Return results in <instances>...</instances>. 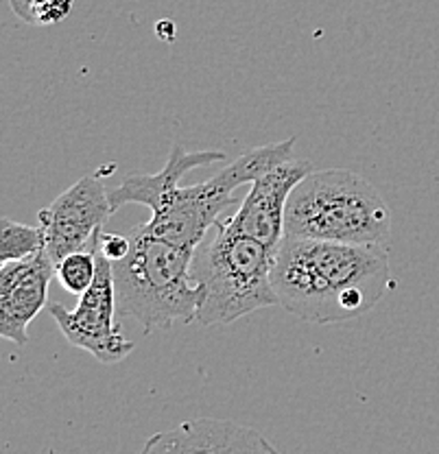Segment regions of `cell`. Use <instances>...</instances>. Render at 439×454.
Masks as SVG:
<instances>
[{
  "mask_svg": "<svg viewBox=\"0 0 439 454\" xmlns=\"http://www.w3.org/2000/svg\"><path fill=\"white\" fill-rule=\"evenodd\" d=\"M285 236L348 245L391 240V210L380 192L346 168L313 170L293 188L285 212Z\"/></svg>",
  "mask_w": 439,
  "mask_h": 454,
  "instance_id": "4",
  "label": "cell"
},
{
  "mask_svg": "<svg viewBox=\"0 0 439 454\" xmlns=\"http://www.w3.org/2000/svg\"><path fill=\"white\" fill-rule=\"evenodd\" d=\"M46 249L44 227H31L13 221H0V264L16 262Z\"/></svg>",
  "mask_w": 439,
  "mask_h": 454,
  "instance_id": "11",
  "label": "cell"
},
{
  "mask_svg": "<svg viewBox=\"0 0 439 454\" xmlns=\"http://www.w3.org/2000/svg\"><path fill=\"white\" fill-rule=\"evenodd\" d=\"M55 262L46 249L0 267V334L16 345H27L29 324L49 309V286Z\"/></svg>",
  "mask_w": 439,
  "mask_h": 454,
  "instance_id": "10",
  "label": "cell"
},
{
  "mask_svg": "<svg viewBox=\"0 0 439 454\" xmlns=\"http://www.w3.org/2000/svg\"><path fill=\"white\" fill-rule=\"evenodd\" d=\"M271 284L278 304L309 324L358 319L391 291L385 245L285 239L276 252Z\"/></svg>",
  "mask_w": 439,
  "mask_h": 454,
  "instance_id": "2",
  "label": "cell"
},
{
  "mask_svg": "<svg viewBox=\"0 0 439 454\" xmlns=\"http://www.w3.org/2000/svg\"><path fill=\"white\" fill-rule=\"evenodd\" d=\"M97 247L110 262H118L129 254V236L112 234V231L103 230L97 239Z\"/></svg>",
  "mask_w": 439,
  "mask_h": 454,
  "instance_id": "14",
  "label": "cell"
},
{
  "mask_svg": "<svg viewBox=\"0 0 439 454\" xmlns=\"http://www.w3.org/2000/svg\"><path fill=\"white\" fill-rule=\"evenodd\" d=\"M55 276L61 286L74 295H83L97 278V243L82 252L68 254L55 264Z\"/></svg>",
  "mask_w": 439,
  "mask_h": 454,
  "instance_id": "12",
  "label": "cell"
},
{
  "mask_svg": "<svg viewBox=\"0 0 439 454\" xmlns=\"http://www.w3.org/2000/svg\"><path fill=\"white\" fill-rule=\"evenodd\" d=\"M278 249L236 231L228 216L212 227L195 254L191 276L201 286L197 321L228 325L252 312L278 304L271 269Z\"/></svg>",
  "mask_w": 439,
  "mask_h": 454,
  "instance_id": "5",
  "label": "cell"
},
{
  "mask_svg": "<svg viewBox=\"0 0 439 454\" xmlns=\"http://www.w3.org/2000/svg\"><path fill=\"white\" fill-rule=\"evenodd\" d=\"M49 312L70 345L86 349L101 365H114L134 352V340L125 339L116 317V288L112 262L97 247V278L74 310L49 304Z\"/></svg>",
  "mask_w": 439,
  "mask_h": 454,
  "instance_id": "6",
  "label": "cell"
},
{
  "mask_svg": "<svg viewBox=\"0 0 439 454\" xmlns=\"http://www.w3.org/2000/svg\"><path fill=\"white\" fill-rule=\"evenodd\" d=\"M313 162L289 158L252 182L247 197L239 203V210L228 215V223L240 234L256 239L267 247L278 249L285 239V212L293 188L309 173Z\"/></svg>",
  "mask_w": 439,
  "mask_h": 454,
  "instance_id": "8",
  "label": "cell"
},
{
  "mask_svg": "<svg viewBox=\"0 0 439 454\" xmlns=\"http://www.w3.org/2000/svg\"><path fill=\"white\" fill-rule=\"evenodd\" d=\"M138 454H282L252 426L230 419H186L151 434Z\"/></svg>",
  "mask_w": 439,
  "mask_h": 454,
  "instance_id": "9",
  "label": "cell"
},
{
  "mask_svg": "<svg viewBox=\"0 0 439 454\" xmlns=\"http://www.w3.org/2000/svg\"><path fill=\"white\" fill-rule=\"evenodd\" d=\"M129 254L112 262L118 317H131L145 333L191 324L201 304V286L192 280V249L158 239L145 225L129 231Z\"/></svg>",
  "mask_w": 439,
  "mask_h": 454,
  "instance_id": "3",
  "label": "cell"
},
{
  "mask_svg": "<svg viewBox=\"0 0 439 454\" xmlns=\"http://www.w3.org/2000/svg\"><path fill=\"white\" fill-rule=\"evenodd\" d=\"M101 173L103 168L83 175L37 215L46 234V252L55 264L68 254L92 247L110 215H114Z\"/></svg>",
  "mask_w": 439,
  "mask_h": 454,
  "instance_id": "7",
  "label": "cell"
},
{
  "mask_svg": "<svg viewBox=\"0 0 439 454\" xmlns=\"http://www.w3.org/2000/svg\"><path fill=\"white\" fill-rule=\"evenodd\" d=\"M13 13L33 27L58 25L73 9V0H9Z\"/></svg>",
  "mask_w": 439,
  "mask_h": 454,
  "instance_id": "13",
  "label": "cell"
},
{
  "mask_svg": "<svg viewBox=\"0 0 439 454\" xmlns=\"http://www.w3.org/2000/svg\"><path fill=\"white\" fill-rule=\"evenodd\" d=\"M293 145L295 140L289 138L249 149L247 153L219 170L215 177L195 186H179V179L188 170L221 162L225 160V153L223 151L191 153L182 145H173L171 155L160 173L129 175L121 186L110 191L112 212L121 210L127 203L146 206L151 210V219L145 223L146 231L167 243L195 252L212 227L228 216V210H232L236 203H240L234 192L245 184H252L258 175L289 160Z\"/></svg>",
  "mask_w": 439,
  "mask_h": 454,
  "instance_id": "1",
  "label": "cell"
}]
</instances>
